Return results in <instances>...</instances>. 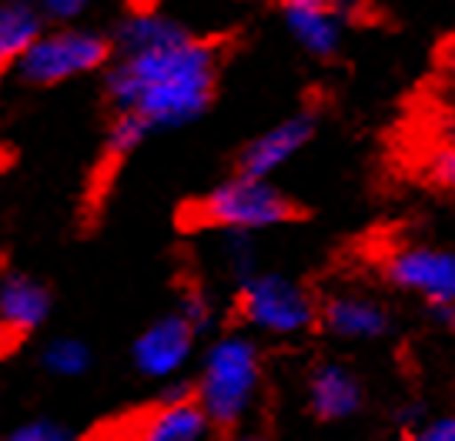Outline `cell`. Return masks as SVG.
<instances>
[{
    "label": "cell",
    "instance_id": "5",
    "mask_svg": "<svg viewBox=\"0 0 455 441\" xmlns=\"http://www.w3.org/2000/svg\"><path fill=\"white\" fill-rule=\"evenodd\" d=\"M235 311L258 335L295 338L318 321V301L308 287L288 274L255 271L244 285H238Z\"/></svg>",
    "mask_w": 455,
    "mask_h": 441
},
{
    "label": "cell",
    "instance_id": "2",
    "mask_svg": "<svg viewBox=\"0 0 455 441\" xmlns=\"http://www.w3.org/2000/svg\"><path fill=\"white\" fill-rule=\"evenodd\" d=\"M265 388V355L251 335H221L201 358L195 401L218 431H242Z\"/></svg>",
    "mask_w": 455,
    "mask_h": 441
},
{
    "label": "cell",
    "instance_id": "18",
    "mask_svg": "<svg viewBox=\"0 0 455 441\" xmlns=\"http://www.w3.org/2000/svg\"><path fill=\"white\" fill-rule=\"evenodd\" d=\"M422 177L432 187L455 194V141H445L435 151H428L426 164H422Z\"/></svg>",
    "mask_w": 455,
    "mask_h": 441
},
{
    "label": "cell",
    "instance_id": "8",
    "mask_svg": "<svg viewBox=\"0 0 455 441\" xmlns=\"http://www.w3.org/2000/svg\"><path fill=\"white\" fill-rule=\"evenodd\" d=\"M214 431L191 388H174L168 398L134 414L121 441H214Z\"/></svg>",
    "mask_w": 455,
    "mask_h": 441
},
{
    "label": "cell",
    "instance_id": "15",
    "mask_svg": "<svg viewBox=\"0 0 455 441\" xmlns=\"http://www.w3.org/2000/svg\"><path fill=\"white\" fill-rule=\"evenodd\" d=\"M41 34L44 17L37 4H24V0L0 4V77L14 71Z\"/></svg>",
    "mask_w": 455,
    "mask_h": 441
},
{
    "label": "cell",
    "instance_id": "1",
    "mask_svg": "<svg viewBox=\"0 0 455 441\" xmlns=\"http://www.w3.org/2000/svg\"><path fill=\"white\" fill-rule=\"evenodd\" d=\"M221 74V43L191 34L185 41L151 51L114 54L104 91L114 114H128L144 128H185L214 100Z\"/></svg>",
    "mask_w": 455,
    "mask_h": 441
},
{
    "label": "cell",
    "instance_id": "19",
    "mask_svg": "<svg viewBox=\"0 0 455 441\" xmlns=\"http://www.w3.org/2000/svg\"><path fill=\"white\" fill-rule=\"evenodd\" d=\"M7 441H74V435L57 421H28V425L14 428Z\"/></svg>",
    "mask_w": 455,
    "mask_h": 441
},
{
    "label": "cell",
    "instance_id": "12",
    "mask_svg": "<svg viewBox=\"0 0 455 441\" xmlns=\"http://www.w3.org/2000/svg\"><path fill=\"white\" fill-rule=\"evenodd\" d=\"M51 314V291L24 271L0 278V342H20L34 335Z\"/></svg>",
    "mask_w": 455,
    "mask_h": 441
},
{
    "label": "cell",
    "instance_id": "24",
    "mask_svg": "<svg viewBox=\"0 0 455 441\" xmlns=\"http://www.w3.org/2000/svg\"><path fill=\"white\" fill-rule=\"evenodd\" d=\"M445 64H449V67L455 71V37L449 43H445Z\"/></svg>",
    "mask_w": 455,
    "mask_h": 441
},
{
    "label": "cell",
    "instance_id": "20",
    "mask_svg": "<svg viewBox=\"0 0 455 441\" xmlns=\"http://www.w3.org/2000/svg\"><path fill=\"white\" fill-rule=\"evenodd\" d=\"M44 20H51L57 28H74V20L84 14V4L81 0H44L37 4Z\"/></svg>",
    "mask_w": 455,
    "mask_h": 441
},
{
    "label": "cell",
    "instance_id": "10",
    "mask_svg": "<svg viewBox=\"0 0 455 441\" xmlns=\"http://www.w3.org/2000/svg\"><path fill=\"white\" fill-rule=\"evenodd\" d=\"M318 321L345 342H379L392 327V314L365 291H335L318 301Z\"/></svg>",
    "mask_w": 455,
    "mask_h": 441
},
{
    "label": "cell",
    "instance_id": "9",
    "mask_svg": "<svg viewBox=\"0 0 455 441\" xmlns=\"http://www.w3.org/2000/svg\"><path fill=\"white\" fill-rule=\"evenodd\" d=\"M315 138V114L301 111L278 121L275 128L261 130L255 141H248L238 154V174L242 177H258L268 181L275 171H282L291 157L305 151V144Z\"/></svg>",
    "mask_w": 455,
    "mask_h": 441
},
{
    "label": "cell",
    "instance_id": "14",
    "mask_svg": "<svg viewBox=\"0 0 455 441\" xmlns=\"http://www.w3.org/2000/svg\"><path fill=\"white\" fill-rule=\"evenodd\" d=\"M191 37V30L174 20V17L161 14V11H131L121 17V24L114 30V54H131V51H151V47H168Z\"/></svg>",
    "mask_w": 455,
    "mask_h": 441
},
{
    "label": "cell",
    "instance_id": "7",
    "mask_svg": "<svg viewBox=\"0 0 455 441\" xmlns=\"http://www.w3.org/2000/svg\"><path fill=\"white\" fill-rule=\"evenodd\" d=\"M198 338H201V331L188 321L181 308L161 314L157 321H151V325L134 338V348H131L134 368L141 371L144 378L168 382V378H174V374L191 361Z\"/></svg>",
    "mask_w": 455,
    "mask_h": 441
},
{
    "label": "cell",
    "instance_id": "11",
    "mask_svg": "<svg viewBox=\"0 0 455 441\" xmlns=\"http://www.w3.org/2000/svg\"><path fill=\"white\" fill-rule=\"evenodd\" d=\"M345 14H348V7L322 4V0H284L282 4V20L288 34L299 41L305 54L318 60L335 58L341 51Z\"/></svg>",
    "mask_w": 455,
    "mask_h": 441
},
{
    "label": "cell",
    "instance_id": "4",
    "mask_svg": "<svg viewBox=\"0 0 455 441\" xmlns=\"http://www.w3.org/2000/svg\"><path fill=\"white\" fill-rule=\"evenodd\" d=\"M114 43L108 34L91 28H44L30 51L14 67L17 81L28 87H57L111 64Z\"/></svg>",
    "mask_w": 455,
    "mask_h": 441
},
{
    "label": "cell",
    "instance_id": "3",
    "mask_svg": "<svg viewBox=\"0 0 455 441\" xmlns=\"http://www.w3.org/2000/svg\"><path fill=\"white\" fill-rule=\"evenodd\" d=\"M299 217V204L282 187L258 177H228L198 201L185 208V224L195 231H221V234H251L275 224H288Z\"/></svg>",
    "mask_w": 455,
    "mask_h": 441
},
{
    "label": "cell",
    "instance_id": "21",
    "mask_svg": "<svg viewBox=\"0 0 455 441\" xmlns=\"http://www.w3.org/2000/svg\"><path fill=\"white\" fill-rule=\"evenodd\" d=\"M409 441H455V414L422 421V425L409 435Z\"/></svg>",
    "mask_w": 455,
    "mask_h": 441
},
{
    "label": "cell",
    "instance_id": "17",
    "mask_svg": "<svg viewBox=\"0 0 455 441\" xmlns=\"http://www.w3.org/2000/svg\"><path fill=\"white\" fill-rule=\"evenodd\" d=\"M148 138H151V130L144 128L141 121H134V117H128V114H114V124H111V130H108V154L128 157L131 151H138Z\"/></svg>",
    "mask_w": 455,
    "mask_h": 441
},
{
    "label": "cell",
    "instance_id": "22",
    "mask_svg": "<svg viewBox=\"0 0 455 441\" xmlns=\"http://www.w3.org/2000/svg\"><path fill=\"white\" fill-rule=\"evenodd\" d=\"M428 314H432L445 331H455V304H445V308H428Z\"/></svg>",
    "mask_w": 455,
    "mask_h": 441
},
{
    "label": "cell",
    "instance_id": "23",
    "mask_svg": "<svg viewBox=\"0 0 455 441\" xmlns=\"http://www.w3.org/2000/svg\"><path fill=\"white\" fill-rule=\"evenodd\" d=\"M225 441H271L265 435H258V431H231Z\"/></svg>",
    "mask_w": 455,
    "mask_h": 441
},
{
    "label": "cell",
    "instance_id": "6",
    "mask_svg": "<svg viewBox=\"0 0 455 441\" xmlns=\"http://www.w3.org/2000/svg\"><path fill=\"white\" fill-rule=\"evenodd\" d=\"M382 278L426 308L455 304V251L435 244H398L382 257Z\"/></svg>",
    "mask_w": 455,
    "mask_h": 441
},
{
    "label": "cell",
    "instance_id": "16",
    "mask_svg": "<svg viewBox=\"0 0 455 441\" xmlns=\"http://www.w3.org/2000/svg\"><path fill=\"white\" fill-rule=\"evenodd\" d=\"M41 365L54 378H81L91 368V348L77 338H54L44 344Z\"/></svg>",
    "mask_w": 455,
    "mask_h": 441
},
{
    "label": "cell",
    "instance_id": "13",
    "mask_svg": "<svg viewBox=\"0 0 455 441\" xmlns=\"http://www.w3.org/2000/svg\"><path fill=\"white\" fill-rule=\"evenodd\" d=\"M308 408L315 418L322 421H341V418H352L365 401V388L355 378V371H348L339 361H325V365H315L308 374Z\"/></svg>",
    "mask_w": 455,
    "mask_h": 441
}]
</instances>
